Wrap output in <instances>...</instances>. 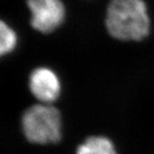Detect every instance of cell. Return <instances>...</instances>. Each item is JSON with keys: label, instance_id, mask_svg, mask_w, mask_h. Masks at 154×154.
Instances as JSON below:
<instances>
[{"label": "cell", "instance_id": "1", "mask_svg": "<svg viewBox=\"0 0 154 154\" xmlns=\"http://www.w3.org/2000/svg\"><path fill=\"white\" fill-rule=\"evenodd\" d=\"M105 25L113 38L140 41L149 34L150 18L143 0H110Z\"/></svg>", "mask_w": 154, "mask_h": 154}, {"label": "cell", "instance_id": "2", "mask_svg": "<svg viewBox=\"0 0 154 154\" xmlns=\"http://www.w3.org/2000/svg\"><path fill=\"white\" fill-rule=\"evenodd\" d=\"M21 129L29 143L49 145L62 138V116L57 108L37 103L28 107L21 116Z\"/></svg>", "mask_w": 154, "mask_h": 154}, {"label": "cell", "instance_id": "3", "mask_svg": "<svg viewBox=\"0 0 154 154\" xmlns=\"http://www.w3.org/2000/svg\"><path fill=\"white\" fill-rule=\"evenodd\" d=\"M32 28L41 33L55 31L64 21L65 7L61 0H26Z\"/></svg>", "mask_w": 154, "mask_h": 154}, {"label": "cell", "instance_id": "4", "mask_svg": "<svg viewBox=\"0 0 154 154\" xmlns=\"http://www.w3.org/2000/svg\"><path fill=\"white\" fill-rule=\"evenodd\" d=\"M28 89L38 103L52 105L59 98L61 82L58 75L47 67H37L28 76Z\"/></svg>", "mask_w": 154, "mask_h": 154}, {"label": "cell", "instance_id": "5", "mask_svg": "<svg viewBox=\"0 0 154 154\" xmlns=\"http://www.w3.org/2000/svg\"><path fill=\"white\" fill-rule=\"evenodd\" d=\"M75 154H117V152L109 138L91 136L78 146Z\"/></svg>", "mask_w": 154, "mask_h": 154}, {"label": "cell", "instance_id": "6", "mask_svg": "<svg viewBox=\"0 0 154 154\" xmlns=\"http://www.w3.org/2000/svg\"><path fill=\"white\" fill-rule=\"evenodd\" d=\"M18 43L19 37L15 28L0 18V59L14 52Z\"/></svg>", "mask_w": 154, "mask_h": 154}]
</instances>
